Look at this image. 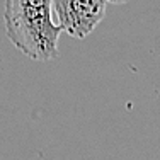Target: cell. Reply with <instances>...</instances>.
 Wrapping results in <instances>:
<instances>
[{"instance_id": "obj_1", "label": "cell", "mask_w": 160, "mask_h": 160, "mask_svg": "<svg viewBox=\"0 0 160 160\" xmlns=\"http://www.w3.org/2000/svg\"><path fill=\"white\" fill-rule=\"evenodd\" d=\"M3 24L10 43L31 60L58 56L62 28L53 21L51 0H5Z\"/></svg>"}, {"instance_id": "obj_2", "label": "cell", "mask_w": 160, "mask_h": 160, "mask_svg": "<svg viewBox=\"0 0 160 160\" xmlns=\"http://www.w3.org/2000/svg\"><path fill=\"white\" fill-rule=\"evenodd\" d=\"M106 3V0H51V9L62 31L83 39L104 19Z\"/></svg>"}, {"instance_id": "obj_3", "label": "cell", "mask_w": 160, "mask_h": 160, "mask_svg": "<svg viewBox=\"0 0 160 160\" xmlns=\"http://www.w3.org/2000/svg\"><path fill=\"white\" fill-rule=\"evenodd\" d=\"M106 2H111V3H118V5H121V3H126L128 0H106Z\"/></svg>"}]
</instances>
